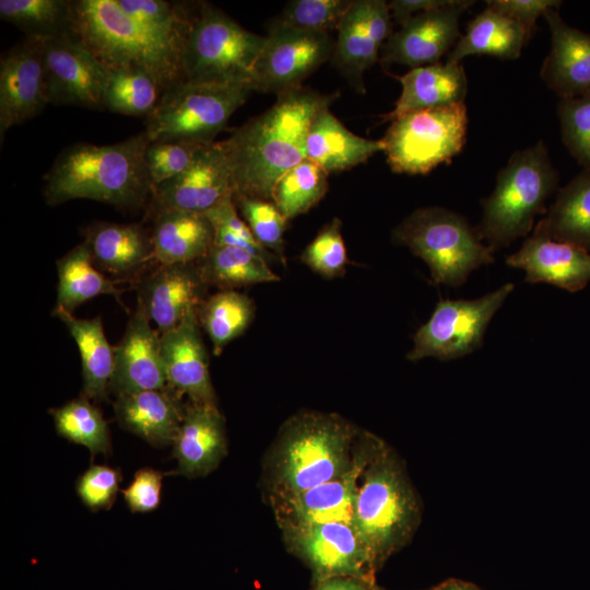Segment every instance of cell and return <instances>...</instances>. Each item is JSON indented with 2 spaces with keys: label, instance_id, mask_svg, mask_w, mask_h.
<instances>
[{
  "label": "cell",
  "instance_id": "cell-32",
  "mask_svg": "<svg viewBox=\"0 0 590 590\" xmlns=\"http://www.w3.org/2000/svg\"><path fill=\"white\" fill-rule=\"evenodd\" d=\"M530 38L517 21L486 5L468 23L465 33L450 50L447 62L458 64L473 55L516 59Z\"/></svg>",
  "mask_w": 590,
  "mask_h": 590
},
{
  "label": "cell",
  "instance_id": "cell-22",
  "mask_svg": "<svg viewBox=\"0 0 590 590\" xmlns=\"http://www.w3.org/2000/svg\"><path fill=\"white\" fill-rule=\"evenodd\" d=\"M172 445L178 463L173 474L193 479L214 471L227 453L225 421L216 404H186Z\"/></svg>",
  "mask_w": 590,
  "mask_h": 590
},
{
  "label": "cell",
  "instance_id": "cell-16",
  "mask_svg": "<svg viewBox=\"0 0 590 590\" xmlns=\"http://www.w3.org/2000/svg\"><path fill=\"white\" fill-rule=\"evenodd\" d=\"M290 547L312 569L318 581L332 577L366 579L374 570L354 527L326 522L283 530Z\"/></svg>",
  "mask_w": 590,
  "mask_h": 590
},
{
  "label": "cell",
  "instance_id": "cell-25",
  "mask_svg": "<svg viewBox=\"0 0 590 590\" xmlns=\"http://www.w3.org/2000/svg\"><path fill=\"white\" fill-rule=\"evenodd\" d=\"M185 405L181 397L167 387L118 396L114 411L122 428L152 446L165 447L177 435Z\"/></svg>",
  "mask_w": 590,
  "mask_h": 590
},
{
  "label": "cell",
  "instance_id": "cell-1",
  "mask_svg": "<svg viewBox=\"0 0 590 590\" xmlns=\"http://www.w3.org/2000/svg\"><path fill=\"white\" fill-rule=\"evenodd\" d=\"M262 114L220 141L235 194L272 201L279 179L306 157V141L317 113L337 95L298 87L276 96Z\"/></svg>",
  "mask_w": 590,
  "mask_h": 590
},
{
  "label": "cell",
  "instance_id": "cell-14",
  "mask_svg": "<svg viewBox=\"0 0 590 590\" xmlns=\"http://www.w3.org/2000/svg\"><path fill=\"white\" fill-rule=\"evenodd\" d=\"M381 442L370 434H363L359 453L349 472L299 494L272 500L282 530L326 522L353 526L361 477Z\"/></svg>",
  "mask_w": 590,
  "mask_h": 590
},
{
  "label": "cell",
  "instance_id": "cell-7",
  "mask_svg": "<svg viewBox=\"0 0 590 590\" xmlns=\"http://www.w3.org/2000/svg\"><path fill=\"white\" fill-rule=\"evenodd\" d=\"M392 239L406 246L429 268L433 282L462 285L469 274L494 261L493 249L460 214L440 206L420 208L392 232Z\"/></svg>",
  "mask_w": 590,
  "mask_h": 590
},
{
  "label": "cell",
  "instance_id": "cell-54",
  "mask_svg": "<svg viewBox=\"0 0 590 590\" xmlns=\"http://www.w3.org/2000/svg\"><path fill=\"white\" fill-rule=\"evenodd\" d=\"M435 590H476V588L470 583H464L460 581H450V582L441 585Z\"/></svg>",
  "mask_w": 590,
  "mask_h": 590
},
{
  "label": "cell",
  "instance_id": "cell-12",
  "mask_svg": "<svg viewBox=\"0 0 590 590\" xmlns=\"http://www.w3.org/2000/svg\"><path fill=\"white\" fill-rule=\"evenodd\" d=\"M334 47L328 33L271 23L253 69L252 90L278 96L300 87L307 76L332 58Z\"/></svg>",
  "mask_w": 590,
  "mask_h": 590
},
{
  "label": "cell",
  "instance_id": "cell-39",
  "mask_svg": "<svg viewBox=\"0 0 590 590\" xmlns=\"http://www.w3.org/2000/svg\"><path fill=\"white\" fill-rule=\"evenodd\" d=\"M163 90L141 69L108 71L104 96L105 109L116 114L148 117L157 105Z\"/></svg>",
  "mask_w": 590,
  "mask_h": 590
},
{
  "label": "cell",
  "instance_id": "cell-27",
  "mask_svg": "<svg viewBox=\"0 0 590 590\" xmlns=\"http://www.w3.org/2000/svg\"><path fill=\"white\" fill-rule=\"evenodd\" d=\"M84 240L95 266L118 279L135 275L154 261L151 233L139 224L98 222L86 229Z\"/></svg>",
  "mask_w": 590,
  "mask_h": 590
},
{
  "label": "cell",
  "instance_id": "cell-40",
  "mask_svg": "<svg viewBox=\"0 0 590 590\" xmlns=\"http://www.w3.org/2000/svg\"><path fill=\"white\" fill-rule=\"evenodd\" d=\"M0 17L26 36L49 38L70 32L71 1L1 0Z\"/></svg>",
  "mask_w": 590,
  "mask_h": 590
},
{
  "label": "cell",
  "instance_id": "cell-37",
  "mask_svg": "<svg viewBox=\"0 0 590 590\" xmlns=\"http://www.w3.org/2000/svg\"><path fill=\"white\" fill-rule=\"evenodd\" d=\"M56 432L71 442L88 449L92 458L111 452L108 423L101 410L85 396L51 409Z\"/></svg>",
  "mask_w": 590,
  "mask_h": 590
},
{
  "label": "cell",
  "instance_id": "cell-10",
  "mask_svg": "<svg viewBox=\"0 0 590 590\" xmlns=\"http://www.w3.org/2000/svg\"><path fill=\"white\" fill-rule=\"evenodd\" d=\"M467 128L464 102L411 113L391 121L382 152L394 173L427 174L461 152Z\"/></svg>",
  "mask_w": 590,
  "mask_h": 590
},
{
  "label": "cell",
  "instance_id": "cell-51",
  "mask_svg": "<svg viewBox=\"0 0 590 590\" xmlns=\"http://www.w3.org/2000/svg\"><path fill=\"white\" fill-rule=\"evenodd\" d=\"M366 23L375 44L381 49L391 33V13L382 0H365Z\"/></svg>",
  "mask_w": 590,
  "mask_h": 590
},
{
  "label": "cell",
  "instance_id": "cell-38",
  "mask_svg": "<svg viewBox=\"0 0 590 590\" xmlns=\"http://www.w3.org/2000/svg\"><path fill=\"white\" fill-rule=\"evenodd\" d=\"M328 175L317 163L305 158L279 179L272 202L287 221L304 214L326 196Z\"/></svg>",
  "mask_w": 590,
  "mask_h": 590
},
{
  "label": "cell",
  "instance_id": "cell-18",
  "mask_svg": "<svg viewBox=\"0 0 590 590\" xmlns=\"http://www.w3.org/2000/svg\"><path fill=\"white\" fill-rule=\"evenodd\" d=\"M473 3L450 0L441 8L412 16L386 40L381 47V61L412 68L437 63L461 37L460 16Z\"/></svg>",
  "mask_w": 590,
  "mask_h": 590
},
{
  "label": "cell",
  "instance_id": "cell-33",
  "mask_svg": "<svg viewBox=\"0 0 590 590\" xmlns=\"http://www.w3.org/2000/svg\"><path fill=\"white\" fill-rule=\"evenodd\" d=\"M58 285L55 308L72 312L81 304L99 295H110L120 302L117 282L106 278L95 266L84 240L57 261Z\"/></svg>",
  "mask_w": 590,
  "mask_h": 590
},
{
  "label": "cell",
  "instance_id": "cell-50",
  "mask_svg": "<svg viewBox=\"0 0 590 590\" xmlns=\"http://www.w3.org/2000/svg\"><path fill=\"white\" fill-rule=\"evenodd\" d=\"M555 0H491L486 5L514 19L532 37L538 19L551 8H559Z\"/></svg>",
  "mask_w": 590,
  "mask_h": 590
},
{
  "label": "cell",
  "instance_id": "cell-35",
  "mask_svg": "<svg viewBox=\"0 0 590 590\" xmlns=\"http://www.w3.org/2000/svg\"><path fill=\"white\" fill-rule=\"evenodd\" d=\"M380 48L373 40L366 23L365 0L353 1L338 27L332 59L334 64L364 91L363 74L379 58Z\"/></svg>",
  "mask_w": 590,
  "mask_h": 590
},
{
  "label": "cell",
  "instance_id": "cell-43",
  "mask_svg": "<svg viewBox=\"0 0 590 590\" xmlns=\"http://www.w3.org/2000/svg\"><path fill=\"white\" fill-rule=\"evenodd\" d=\"M341 227L340 219L333 217L300 255V261L322 278H339L346 271L350 260Z\"/></svg>",
  "mask_w": 590,
  "mask_h": 590
},
{
  "label": "cell",
  "instance_id": "cell-28",
  "mask_svg": "<svg viewBox=\"0 0 590 590\" xmlns=\"http://www.w3.org/2000/svg\"><path fill=\"white\" fill-rule=\"evenodd\" d=\"M151 237L158 264L198 262L214 245L213 227L205 214L184 210L155 212Z\"/></svg>",
  "mask_w": 590,
  "mask_h": 590
},
{
  "label": "cell",
  "instance_id": "cell-3",
  "mask_svg": "<svg viewBox=\"0 0 590 590\" xmlns=\"http://www.w3.org/2000/svg\"><path fill=\"white\" fill-rule=\"evenodd\" d=\"M357 432L338 414L304 412L281 429L270 458L271 499L290 497L342 476L361 449Z\"/></svg>",
  "mask_w": 590,
  "mask_h": 590
},
{
  "label": "cell",
  "instance_id": "cell-47",
  "mask_svg": "<svg viewBox=\"0 0 590 590\" xmlns=\"http://www.w3.org/2000/svg\"><path fill=\"white\" fill-rule=\"evenodd\" d=\"M204 145L185 141L150 142L145 163L153 189L185 172Z\"/></svg>",
  "mask_w": 590,
  "mask_h": 590
},
{
  "label": "cell",
  "instance_id": "cell-9",
  "mask_svg": "<svg viewBox=\"0 0 590 590\" xmlns=\"http://www.w3.org/2000/svg\"><path fill=\"white\" fill-rule=\"evenodd\" d=\"M251 92L245 84L181 81L163 92L144 132L150 142L212 143Z\"/></svg>",
  "mask_w": 590,
  "mask_h": 590
},
{
  "label": "cell",
  "instance_id": "cell-45",
  "mask_svg": "<svg viewBox=\"0 0 590 590\" xmlns=\"http://www.w3.org/2000/svg\"><path fill=\"white\" fill-rule=\"evenodd\" d=\"M557 114L567 150L583 169H590V92L559 98Z\"/></svg>",
  "mask_w": 590,
  "mask_h": 590
},
{
  "label": "cell",
  "instance_id": "cell-42",
  "mask_svg": "<svg viewBox=\"0 0 590 590\" xmlns=\"http://www.w3.org/2000/svg\"><path fill=\"white\" fill-rule=\"evenodd\" d=\"M234 201L258 243L285 264L284 232L287 220L276 205L272 201L244 196H234Z\"/></svg>",
  "mask_w": 590,
  "mask_h": 590
},
{
  "label": "cell",
  "instance_id": "cell-6",
  "mask_svg": "<svg viewBox=\"0 0 590 590\" xmlns=\"http://www.w3.org/2000/svg\"><path fill=\"white\" fill-rule=\"evenodd\" d=\"M558 184L543 141L515 152L498 172L494 191L481 200L483 215L475 227L495 251L528 235L534 220L546 213V200Z\"/></svg>",
  "mask_w": 590,
  "mask_h": 590
},
{
  "label": "cell",
  "instance_id": "cell-15",
  "mask_svg": "<svg viewBox=\"0 0 590 590\" xmlns=\"http://www.w3.org/2000/svg\"><path fill=\"white\" fill-rule=\"evenodd\" d=\"M44 38L26 36L0 58V138L39 115L47 104Z\"/></svg>",
  "mask_w": 590,
  "mask_h": 590
},
{
  "label": "cell",
  "instance_id": "cell-8",
  "mask_svg": "<svg viewBox=\"0 0 590 590\" xmlns=\"http://www.w3.org/2000/svg\"><path fill=\"white\" fill-rule=\"evenodd\" d=\"M264 43L266 36L246 30L213 4L199 2L184 51V81L251 86Z\"/></svg>",
  "mask_w": 590,
  "mask_h": 590
},
{
  "label": "cell",
  "instance_id": "cell-11",
  "mask_svg": "<svg viewBox=\"0 0 590 590\" xmlns=\"http://www.w3.org/2000/svg\"><path fill=\"white\" fill-rule=\"evenodd\" d=\"M512 283L476 299H440L432 316L413 335L406 357L450 361L480 349L486 328L514 290Z\"/></svg>",
  "mask_w": 590,
  "mask_h": 590
},
{
  "label": "cell",
  "instance_id": "cell-19",
  "mask_svg": "<svg viewBox=\"0 0 590 590\" xmlns=\"http://www.w3.org/2000/svg\"><path fill=\"white\" fill-rule=\"evenodd\" d=\"M151 322L138 303L120 342L114 346L109 390L116 397L168 387L161 352V333L153 329Z\"/></svg>",
  "mask_w": 590,
  "mask_h": 590
},
{
  "label": "cell",
  "instance_id": "cell-26",
  "mask_svg": "<svg viewBox=\"0 0 590 590\" xmlns=\"http://www.w3.org/2000/svg\"><path fill=\"white\" fill-rule=\"evenodd\" d=\"M402 92L394 108L386 114L384 121H392L404 115L462 103L468 91V80L461 63H433L412 68L404 75L396 76Z\"/></svg>",
  "mask_w": 590,
  "mask_h": 590
},
{
  "label": "cell",
  "instance_id": "cell-34",
  "mask_svg": "<svg viewBox=\"0 0 590 590\" xmlns=\"http://www.w3.org/2000/svg\"><path fill=\"white\" fill-rule=\"evenodd\" d=\"M268 261L241 248L213 245L209 253L198 261V267L206 286L236 290L279 281Z\"/></svg>",
  "mask_w": 590,
  "mask_h": 590
},
{
  "label": "cell",
  "instance_id": "cell-2",
  "mask_svg": "<svg viewBox=\"0 0 590 590\" xmlns=\"http://www.w3.org/2000/svg\"><path fill=\"white\" fill-rule=\"evenodd\" d=\"M145 132L106 145L78 143L64 149L45 176L49 205L88 199L120 209H138L152 199Z\"/></svg>",
  "mask_w": 590,
  "mask_h": 590
},
{
  "label": "cell",
  "instance_id": "cell-53",
  "mask_svg": "<svg viewBox=\"0 0 590 590\" xmlns=\"http://www.w3.org/2000/svg\"><path fill=\"white\" fill-rule=\"evenodd\" d=\"M314 590H370L366 579L332 577L318 581Z\"/></svg>",
  "mask_w": 590,
  "mask_h": 590
},
{
  "label": "cell",
  "instance_id": "cell-29",
  "mask_svg": "<svg viewBox=\"0 0 590 590\" xmlns=\"http://www.w3.org/2000/svg\"><path fill=\"white\" fill-rule=\"evenodd\" d=\"M329 106L322 107L310 125L306 141L307 158L330 174L352 168L384 151L381 140H369L351 132Z\"/></svg>",
  "mask_w": 590,
  "mask_h": 590
},
{
  "label": "cell",
  "instance_id": "cell-41",
  "mask_svg": "<svg viewBox=\"0 0 590 590\" xmlns=\"http://www.w3.org/2000/svg\"><path fill=\"white\" fill-rule=\"evenodd\" d=\"M117 5L144 27L186 48L197 4L164 0H116Z\"/></svg>",
  "mask_w": 590,
  "mask_h": 590
},
{
  "label": "cell",
  "instance_id": "cell-31",
  "mask_svg": "<svg viewBox=\"0 0 590 590\" xmlns=\"http://www.w3.org/2000/svg\"><path fill=\"white\" fill-rule=\"evenodd\" d=\"M533 235L590 251V169H583L559 189Z\"/></svg>",
  "mask_w": 590,
  "mask_h": 590
},
{
  "label": "cell",
  "instance_id": "cell-5",
  "mask_svg": "<svg viewBox=\"0 0 590 590\" xmlns=\"http://www.w3.org/2000/svg\"><path fill=\"white\" fill-rule=\"evenodd\" d=\"M420 517L418 499L401 463L381 442L361 477L353 517L374 569L410 541Z\"/></svg>",
  "mask_w": 590,
  "mask_h": 590
},
{
  "label": "cell",
  "instance_id": "cell-52",
  "mask_svg": "<svg viewBox=\"0 0 590 590\" xmlns=\"http://www.w3.org/2000/svg\"><path fill=\"white\" fill-rule=\"evenodd\" d=\"M449 2L450 0H393L388 5L397 23L403 25L412 16L441 8Z\"/></svg>",
  "mask_w": 590,
  "mask_h": 590
},
{
  "label": "cell",
  "instance_id": "cell-44",
  "mask_svg": "<svg viewBox=\"0 0 590 590\" xmlns=\"http://www.w3.org/2000/svg\"><path fill=\"white\" fill-rule=\"evenodd\" d=\"M353 0L291 1L276 23L309 32L328 33L338 30Z\"/></svg>",
  "mask_w": 590,
  "mask_h": 590
},
{
  "label": "cell",
  "instance_id": "cell-17",
  "mask_svg": "<svg viewBox=\"0 0 590 590\" xmlns=\"http://www.w3.org/2000/svg\"><path fill=\"white\" fill-rule=\"evenodd\" d=\"M235 194L234 181L221 142L202 146L189 167L153 189L154 212L184 210L205 213Z\"/></svg>",
  "mask_w": 590,
  "mask_h": 590
},
{
  "label": "cell",
  "instance_id": "cell-30",
  "mask_svg": "<svg viewBox=\"0 0 590 590\" xmlns=\"http://www.w3.org/2000/svg\"><path fill=\"white\" fill-rule=\"evenodd\" d=\"M57 316L76 343L82 366V394L99 403L107 400L114 370V346L106 339L101 316L82 319L61 308Z\"/></svg>",
  "mask_w": 590,
  "mask_h": 590
},
{
  "label": "cell",
  "instance_id": "cell-48",
  "mask_svg": "<svg viewBox=\"0 0 590 590\" xmlns=\"http://www.w3.org/2000/svg\"><path fill=\"white\" fill-rule=\"evenodd\" d=\"M121 480L120 469L92 464L78 477L75 491L91 511L108 510L117 497Z\"/></svg>",
  "mask_w": 590,
  "mask_h": 590
},
{
  "label": "cell",
  "instance_id": "cell-21",
  "mask_svg": "<svg viewBox=\"0 0 590 590\" xmlns=\"http://www.w3.org/2000/svg\"><path fill=\"white\" fill-rule=\"evenodd\" d=\"M198 262L158 264L140 284L138 303L160 333L179 324L204 299Z\"/></svg>",
  "mask_w": 590,
  "mask_h": 590
},
{
  "label": "cell",
  "instance_id": "cell-49",
  "mask_svg": "<svg viewBox=\"0 0 590 590\" xmlns=\"http://www.w3.org/2000/svg\"><path fill=\"white\" fill-rule=\"evenodd\" d=\"M165 474L152 468H142L134 473L131 483L121 491L132 512H150L160 506Z\"/></svg>",
  "mask_w": 590,
  "mask_h": 590
},
{
  "label": "cell",
  "instance_id": "cell-46",
  "mask_svg": "<svg viewBox=\"0 0 590 590\" xmlns=\"http://www.w3.org/2000/svg\"><path fill=\"white\" fill-rule=\"evenodd\" d=\"M204 214L213 227L214 245L241 248L268 260L276 259L258 243L247 223L240 219L234 196L227 197Z\"/></svg>",
  "mask_w": 590,
  "mask_h": 590
},
{
  "label": "cell",
  "instance_id": "cell-36",
  "mask_svg": "<svg viewBox=\"0 0 590 590\" xmlns=\"http://www.w3.org/2000/svg\"><path fill=\"white\" fill-rule=\"evenodd\" d=\"M253 316V300L237 290H221L198 307L200 327L210 338L215 355L247 330Z\"/></svg>",
  "mask_w": 590,
  "mask_h": 590
},
{
  "label": "cell",
  "instance_id": "cell-20",
  "mask_svg": "<svg viewBox=\"0 0 590 590\" xmlns=\"http://www.w3.org/2000/svg\"><path fill=\"white\" fill-rule=\"evenodd\" d=\"M161 352L169 389L181 398L187 396L191 403L216 404L198 309L161 333Z\"/></svg>",
  "mask_w": 590,
  "mask_h": 590
},
{
  "label": "cell",
  "instance_id": "cell-23",
  "mask_svg": "<svg viewBox=\"0 0 590 590\" xmlns=\"http://www.w3.org/2000/svg\"><path fill=\"white\" fill-rule=\"evenodd\" d=\"M506 263L524 270L528 283H548L571 293L590 282V251L541 236L526 239Z\"/></svg>",
  "mask_w": 590,
  "mask_h": 590
},
{
  "label": "cell",
  "instance_id": "cell-24",
  "mask_svg": "<svg viewBox=\"0 0 590 590\" xmlns=\"http://www.w3.org/2000/svg\"><path fill=\"white\" fill-rule=\"evenodd\" d=\"M543 16L551 32V48L542 64V80L559 98L590 92V33L566 24L557 8Z\"/></svg>",
  "mask_w": 590,
  "mask_h": 590
},
{
  "label": "cell",
  "instance_id": "cell-4",
  "mask_svg": "<svg viewBox=\"0 0 590 590\" xmlns=\"http://www.w3.org/2000/svg\"><path fill=\"white\" fill-rule=\"evenodd\" d=\"M70 32L108 71L144 70L163 92L184 81L185 47L141 25L116 0L71 1Z\"/></svg>",
  "mask_w": 590,
  "mask_h": 590
},
{
  "label": "cell",
  "instance_id": "cell-13",
  "mask_svg": "<svg viewBox=\"0 0 590 590\" xmlns=\"http://www.w3.org/2000/svg\"><path fill=\"white\" fill-rule=\"evenodd\" d=\"M43 57L50 104L105 109L108 70L71 32L44 38Z\"/></svg>",
  "mask_w": 590,
  "mask_h": 590
}]
</instances>
